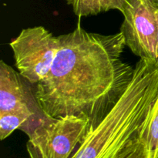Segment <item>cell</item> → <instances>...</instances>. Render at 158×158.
<instances>
[{
    "label": "cell",
    "mask_w": 158,
    "mask_h": 158,
    "mask_svg": "<svg viewBox=\"0 0 158 158\" xmlns=\"http://www.w3.org/2000/svg\"><path fill=\"white\" fill-rule=\"evenodd\" d=\"M50 70L35 85V95L52 118L86 116L97 127L131 83L134 68L122 59L126 46L121 32L102 35L80 25L58 36Z\"/></svg>",
    "instance_id": "1"
},
{
    "label": "cell",
    "mask_w": 158,
    "mask_h": 158,
    "mask_svg": "<svg viewBox=\"0 0 158 158\" xmlns=\"http://www.w3.org/2000/svg\"><path fill=\"white\" fill-rule=\"evenodd\" d=\"M158 96V66L140 59L131 83L115 106L89 127L70 158H110L141 130Z\"/></svg>",
    "instance_id": "2"
},
{
    "label": "cell",
    "mask_w": 158,
    "mask_h": 158,
    "mask_svg": "<svg viewBox=\"0 0 158 158\" xmlns=\"http://www.w3.org/2000/svg\"><path fill=\"white\" fill-rule=\"evenodd\" d=\"M89 127L86 116L52 118L29 137L26 149L29 158H70Z\"/></svg>",
    "instance_id": "3"
},
{
    "label": "cell",
    "mask_w": 158,
    "mask_h": 158,
    "mask_svg": "<svg viewBox=\"0 0 158 158\" xmlns=\"http://www.w3.org/2000/svg\"><path fill=\"white\" fill-rule=\"evenodd\" d=\"M58 44V36L43 26H35L23 29L9 46L19 73L36 85L50 70Z\"/></svg>",
    "instance_id": "4"
},
{
    "label": "cell",
    "mask_w": 158,
    "mask_h": 158,
    "mask_svg": "<svg viewBox=\"0 0 158 158\" xmlns=\"http://www.w3.org/2000/svg\"><path fill=\"white\" fill-rule=\"evenodd\" d=\"M154 0H127L122 12L123 22L120 32L126 46L140 59L156 64L157 22Z\"/></svg>",
    "instance_id": "5"
},
{
    "label": "cell",
    "mask_w": 158,
    "mask_h": 158,
    "mask_svg": "<svg viewBox=\"0 0 158 158\" xmlns=\"http://www.w3.org/2000/svg\"><path fill=\"white\" fill-rule=\"evenodd\" d=\"M9 112L30 114L44 123L52 119L42 108L35 95V85L1 60L0 114Z\"/></svg>",
    "instance_id": "6"
},
{
    "label": "cell",
    "mask_w": 158,
    "mask_h": 158,
    "mask_svg": "<svg viewBox=\"0 0 158 158\" xmlns=\"http://www.w3.org/2000/svg\"><path fill=\"white\" fill-rule=\"evenodd\" d=\"M126 147L138 158H158V96L139 134Z\"/></svg>",
    "instance_id": "7"
},
{
    "label": "cell",
    "mask_w": 158,
    "mask_h": 158,
    "mask_svg": "<svg viewBox=\"0 0 158 158\" xmlns=\"http://www.w3.org/2000/svg\"><path fill=\"white\" fill-rule=\"evenodd\" d=\"M79 17L96 15L117 9L123 12L127 0H66Z\"/></svg>",
    "instance_id": "8"
},
{
    "label": "cell",
    "mask_w": 158,
    "mask_h": 158,
    "mask_svg": "<svg viewBox=\"0 0 158 158\" xmlns=\"http://www.w3.org/2000/svg\"><path fill=\"white\" fill-rule=\"evenodd\" d=\"M110 158H138V157H136L135 155L131 154V153L129 152L128 151H127L124 148H123L118 153H117L115 155H114Z\"/></svg>",
    "instance_id": "9"
},
{
    "label": "cell",
    "mask_w": 158,
    "mask_h": 158,
    "mask_svg": "<svg viewBox=\"0 0 158 158\" xmlns=\"http://www.w3.org/2000/svg\"><path fill=\"white\" fill-rule=\"evenodd\" d=\"M155 14H156V18H157V27H158V4L157 5V8H156ZM156 65L158 66V32H157V61H156Z\"/></svg>",
    "instance_id": "10"
},
{
    "label": "cell",
    "mask_w": 158,
    "mask_h": 158,
    "mask_svg": "<svg viewBox=\"0 0 158 158\" xmlns=\"http://www.w3.org/2000/svg\"><path fill=\"white\" fill-rule=\"evenodd\" d=\"M154 1H155V2H157V4H158V0H154Z\"/></svg>",
    "instance_id": "11"
}]
</instances>
